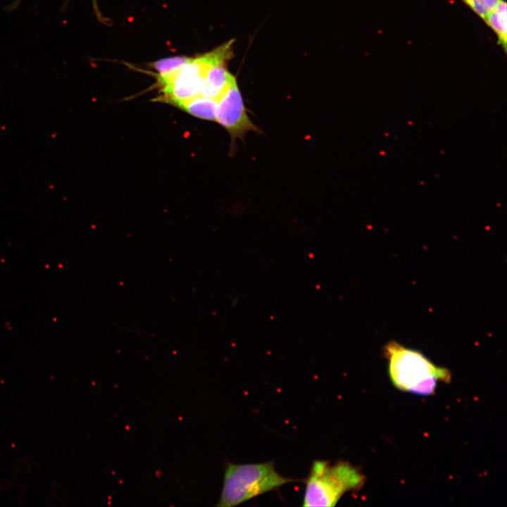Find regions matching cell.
Returning <instances> with one entry per match:
<instances>
[{
  "instance_id": "1",
  "label": "cell",
  "mask_w": 507,
  "mask_h": 507,
  "mask_svg": "<svg viewBox=\"0 0 507 507\" xmlns=\"http://www.w3.org/2000/svg\"><path fill=\"white\" fill-rule=\"evenodd\" d=\"M384 354L388 361L390 380L397 389L420 395L434 392L438 382L449 383L446 368L434 364L421 352L395 342L387 343Z\"/></svg>"
},
{
  "instance_id": "2",
  "label": "cell",
  "mask_w": 507,
  "mask_h": 507,
  "mask_svg": "<svg viewBox=\"0 0 507 507\" xmlns=\"http://www.w3.org/2000/svg\"><path fill=\"white\" fill-rule=\"evenodd\" d=\"M296 480L281 475L272 461L235 464L226 462L216 506L233 507Z\"/></svg>"
},
{
  "instance_id": "3",
  "label": "cell",
  "mask_w": 507,
  "mask_h": 507,
  "mask_svg": "<svg viewBox=\"0 0 507 507\" xmlns=\"http://www.w3.org/2000/svg\"><path fill=\"white\" fill-rule=\"evenodd\" d=\"M365 480L361 470L349 462L315 461L305 480L303 506H334L344 494L360 489Z\"/></svg>"
},
{
  "instance_id": "4",
  "label": "cell",
  "mask_w": 507,
  "mask_h": 507,
  "mask_svg": "<svg viewBox=\"0 0 507 507\" xmlns=\"http://www.w3.org/2000/svg\"><path fill=\"white\" fill-rule=\"evenodd\" d=\"M216 49L197 58H189L176 70L158 76L162 85V100L180 108L201 96L206 70L216 56Z\"/></svg>"
},
{
  "instance_id": "5",
  "label": "cell",
  "mask_w": 507,
  "mask_h": 507,
  "mask_svg": "<svg viewBox=\"0 0 507 507\" xmlns=\"http://www.w3.org/2000/svg\"><path fill=\"white\" fill-rule=\"evenodd\" d=\"M215 121L229 133L232 148L236 139L244 141L249 132H260L247 114L237 81L217 101Z\"/></svg>"
},
{
  "instance_id": "6",
  "label": "cell",
  "mask_w": 507,
  "mask_h": 507,
  "mask_svg": "<svg viewBox=\"0 0 507 507\" xmlns=\"http://www.w3.org/2000/svg\"><path fill=\"white\" fill-rule=\"evenodd\" d=\"M232 41L217 49V54L206 70L201 96L218 101L228 87L236 81L225 67L231 56Z\"/></svg>"
},
{
  "instance_id": "7",
  "label": "cell",
  "mask_w": 507,
  "mask_h": 507,
  "mask_svg": "<svg viewBox=\"0 0 507 507\" xmlns=\"http://www.w3.org/2000/svg\"><path fill=\"white\" fill-rule=\"evenodd\" d=\"M506 6L504 0H499L496 6L483 18L496 34L498 44L505 52L507 46Z\"/></svg>"
},
{
  "instance_id": "8",
  "label": "cell",
  "mask_w": 507,
  "mask_h": 507,
  "mask_svg": "<svg viewBox=\"0 0 507 507\" xmlns=\"http://www.w3.org/2000/svg\"><path fill=\"white\" fill-rule=\"evenodd\" d=\"M180 108L198 118L215 121L217 108L215 100L199 96L187 101Z\"/></svg>"
},
{
  "instance_id": "9",
  "label": "cell",
  "mask_w": 507,
  "mask_h": 507,
  "mask_svg": "<svg viewBox=\"0 0 507 507\" xmlns=\"http://www.w3.org/2000/svg\"><path fill=\"white\" fill-rule=\"evenodd\" d=\"M189 58L174 56L162 58L153 63V68L158 73V76L169 74L184 65Z\"/></svg>"
},
{
  "instance_id": "10",
  "label": "cell",
  "mask_w": 507,
  "mask_h": 507,
  "mask_svg": "<svg viewBox=\"0 0 507 507\" xmlns=\"http://www.w3.org/2000/svg\"><path fill=\"white\" fill-rule=\"evenodd\" d=\"M482 19L496 6L499 0H461Z\"/></svg>"
},
{
  "instance_id": "11",
  "label": "cell",
  "mask_w": 507,
  "mask_h": 507,
  "mask_svg": "<svg viewBox=\"0 0 507 507\" xmlns=\"http://www.w3.org/2000/svg\"><path fill=\"white\" fill-rule=\"evenodd\" d=\"M92 1H93V3H94V5H95V4H96V1H95V0H92Z\"/></svg>"
}]
</instances>
